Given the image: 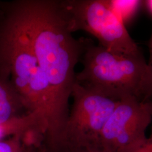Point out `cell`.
<instances>
[{"label": "cell", "instance_id": "cell-6", "mask_svg": "<svg viewBox=\"0 0 152 152\" xmlns=\"http://www.w3.org/2000/svg\"><path fill=\"white\" fill-rule=\"evenodd\" d=\"M152 118L151 101L122 98L104 127L100 144L109 152H134L147 141Z\"/></svg>", "mask_w": 152, "mask_h": 152}, {"label": "cell", "instance_id": "cell-9", "mask_svg": "<svg viewBox=\"0 0 152 152\" xmlns=\"http://www.w3.org/2000/svg\"><path fill=\"white\" fill-rule=\"evenodd\" d=\"M26 133L11 136L1 140L0 152H20L29 148L26 141Z\"/></svg>", "mask_w": 152, "mask_h": 152}, {"label": "cell", "instance_id": "cell-1", "mask_svg": "<svg viewBox=\"0 0 152 152\" xmlns=\"http://www.w3.org/2000/svg\"><path fill=\"white\" fill-rule=\"evenodd\" d=\"M0 9L26 33L60 110L68 118L75 68L90 39L72 36L59 0L0 1Z\"/></svg>", "mask_w": 152, "mask_h": 152}, {"label": "cell", "instance_id": "cell-11", "mask_svg": "<svg viewBox=\"0 0 152 152\" xmlns=\"http://www.w3.org/2000/svg\"><path fill=\"white\" fill-rule=\"evenodd\" d=\"M53 152H109L101 146L100 143L85 145H73L62 143Z\"/></svg>", "mask_w": 152, "mask_h": 152}, {"label": "cell", "instance_id": "cell-12", "mask_svg": "<svg viewBox=\"0 0 152 152\" xmlns=\"http://www.w3.org/2000/svg\"><path fill=\"white\" fill-rule=\"evenodd\" d=\"M142 4H144L145 7L147 11L148 12L149 14L151 16L152 15V2L151 0H146V1H142Z\"/></svg>", "mask_w": 152, "mask_h": 152}, {"label": "cell", "instance_id": "cell-13", "mask_svg": "<svg viewBox=\"0 0 152 152\" xmlns=\"http://www.w3.org/2000/svg\"><path fill=\"white\" fill-rule=\"evenodd\" d=\"M44 152L43 151L42 152H38V151H35L34 149H29V148H28V149H26L23 151H22L21 152Z\"/></svg>", "mask_w": 152, "mask_h": 152}, {"label": "cell", "instance_id": "cell-3", "mask_svg": "<svg viewBox=\"0 0 152 152\" xmlns=\"http://www.w3.org/2000/svg\"><path fill=\"white\" fill-rule=\"evenodd\" d=\"M90 41L82 56L83 68L76 73L75 82L88 89L120 100L134 96L150 101L152 65L143 56L117 54Z\"/></svg>", "mask_w": 152, "mask_h": 152}, {"label": "cell", "instance_id": "cell-8", "mask_svg": "<svg viewBox=\"0 0 152 152\" xmlns=\"http://www.w3.org/2000/svg\"><path fill=\"white\" fill-rule=\"evenodd\" d=\"M34 128H41L46 132V124L38 112L26 114L15 119L0 123V141L17 135L23 134Z\"/></svg>", "mask_w": 152, "mask_h": 152}, {"label": "cell", "instance_id": "cell-7", "mask_svg": "<svg viewBox=\"0 0 152 152\" xmlns=\"http://www.w3.org/2000/svg\"><path fill=\"white\" fill-rule=\"evenodd\" d=\"M20 95L9 77L0 71V123L28 114Z\"/></svg>", "mask_w": 152, "mask_h": 152}, {"label": "cell", "instance_id": "cell-2", "mask_svg": "<svg viewBox=\"0 0 152 152\" xmlns=\"http://www.w3.org/2000/svg\"><path fill=\"white\" fill-rule=\"evenodd\" d=\"M0 71L20 95L28 113L38 112L46 124L45 144L61 141L67 118L62 113L31 44L16 22L0 9Z\"/></svg>", "mask_w": 152, "mask_h": 152}, {"label": "cell", "instance_id": "cell-4", "mask_svg": "<svg viewBox=\"0 0 152 152\" xmlns=\"http://www.w3.org/2000/svg\"><path fill=\"white\" fill-rule=\"evenodd\" d=\"M61 8L71 33L86 31L99 45L117 54L143 56L109 0H62Z\"/></svg>", "mask_w": 152, "mask_h": 152}, {"label": "cell", "instance_id": "cell-10", "mask_svg": "<svg viewBox=\"0 0 152 152\" xmlns=\"http://www.w3.org/2000/svg\"><path fill=\"white\" fill-rule=\"evenodd\" d=\"M111 4L124 23L136 11L142 1H110Z\"/></svg>", "mask_w": 152, "mask_h": 152}, {"label": "cell", "instance_id": "cell-5", "mask_svg": "<svg viewBox=\"0 0 152 152\" xmlns=\"http://www.w3.org/2000/svg\"><path fill=\"white\" fill-rule=\"evenodd\" d=\"M71 96L73 98V103L60 145L67 143L85 145L100 143L104 127L119 100L83 87L76 82Z\"/></svg>", "mask_w": 152, "mask_h": 152}]
</instances>
